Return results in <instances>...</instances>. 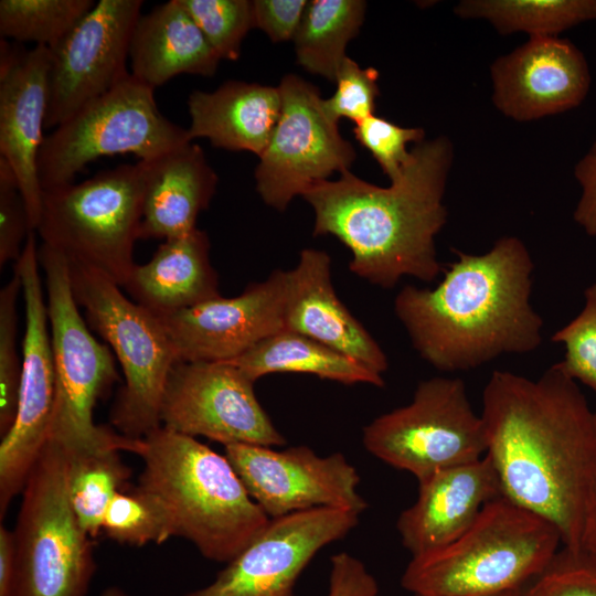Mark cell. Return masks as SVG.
I'll use <instances>...</instances> for the list:
<instances>
[{
	"instance_id": "cell-1",
	"label": "cell",
	"mask_w": 596,
	"mask_h": 596,
	"mask_svg": "<svg viewBox=\"0 0 596 596\" xmlns=\"http://www.w3.org/2000/svg\"><path fill=\"white\" fill-rule=\"evenodd\" d=\"M487 453L503 497L542 517L581 550L596 480L594 411L556 364L538 380L494 371L482 392Z\"/></svg>"
},
{
	"instance_id": "cell-2",
	"label": "cell",
	"mask_w": 596,
	"mask_h": 596,
	"mask_svg": "<svg viewBox=\"0 0 596 596\" xmlns=\"http://www.w3.org/2000/svg\"><path fill=\"white\" fill-rule=\"evenodd\" d=\"M454 252L436 287L406 285L394 299L419 356L457 372L538 349L543 321L531 305L534 264L525 244L509 235L483 254Z\"/></svg>"
},
{
	"instance_id": "cell-3",
	"label": "cell",
	"mask_w": 596,
	"mask_h": 596,
	"mask_svg": "<svg viewBox=\"0 0 596 596\" xmlns=\"http://www.w3.org/2000/svg\"><path fill=\"white\" fill-rule=\"evenodd\" d=\"M398 179L383 188L349 170L311 185L313 236L332 235L352 254L350 270L385 289L409 276L429 283L444 272L435 237L447 221L443 203L453 162L447 137L416 143Z\"/></svg>"
},
{
	"instance_id": "cell-4",
	"label": "cell",
	"mask_w": 596,
	"mask_h": 596,
	"mask_svg": "<svg viewBox=\"0 0 596 596\" xmlns=\"http://www.w3.org/2000/svg\"><path fill=\"white\" fill-rule=\"evenodd\" d=\"M138 487L166 507L174 536L211 561L228 563L269 522L225 455L160 426L141 438Z\"/></svg>"
},
{
	"instance_id": "cell-5",
	"label": "cell",
	"mask_w": 596,
	"mask_h": 596,
	"mask_svg": "<svg viewBox=\"0 0 596 596\" xmlns=\"http://www.w3.org/2000/svg\"><path fill=\"white\" fill-rule=\"evenodd\" d=\"M560 544L551 522L501 496L458 539L412 557L401 584L413 596H500L540 575Z\"/></svg>"
},
{
	"instance_id": "cell-6",
	"label": "cell",
	"mask_w": 596,
	"mask_h": 596,
	"mask_svg": "<svg viewBox=\"0 0 596 596\" xmlns=\"http://www.w3.org/2000/svg\"><path fill=\"white\" fill-rule=\"evenodd\" d=\"M55 366V401L47 439L66 454L107 448L137 454L141 439H131L94 422L97 402L119 380L115 355L99 342L74 299L68 260L44 244L39 247Z\"/></svg>"
},
{
	"instance_id": "cell-7",
	"label": "cell",
	"mask_w": 596,
	"mask_h": 596,
	"mask_svg": "<svg viewBox=\"0 0 596 596\" xmlns=\"http://www.w3.org/2000/svg\"><path fill=\"white\" fill-rule=\"evenodd\" d=\"M67 260L74 299L84 309L88 327L110 347L124 374L110 424L119 434L141 439L161 426L163 390L179 362L174 348L160 320L127 298L117 283L92 266Z\"/></svg>"
},
{
	"instance_id": "cell-8",
	"label": "cell",
	"mask_w": 596,
	"mask_h": 596,
	"mask_svg": "<svg viewBox=\"0 0 596 596\" xmlns=\"http://www.w3.org/2000/svg\"><path fill=\"white\" fill-rule=\"evenodd\" d=\"M142 161L43 190L35 230L42 244L92 266L120 287L134 266L142 217Z\"/></svg>"
},
{
	"instance_id": "cell-9",
	"label": "cell",
	"mask_w": 596,
	"mask_h": 596,
	"mask_svg": "<svg viewBox=\"0 0 596 596\" xmlns=\"http://www.w3.org/2000/svg\"><path fill=\"white\" fill-rule=\"evenodd\" d=\"M21 493L13 596H87L96 571L92 538L71 507L60 445L46 439Z\"/></svg>"
},
{
	"instance_id": "cell-10",
	"label": "cell",
	"mask_w": 596,
	"mask_h": 596,
	"mask_svg": "<svg viewBox=\"0 0 596 596\" xmlns=\"http://www.w3.org/2000/svg\"><path fill=\"white\" fill-rule=\"evenodd\" d=\"M192 141L187 128L163 116L155 88L131 74L45 136L38 159L42 190L74 182L89 162L132 153L151 160Z\"/></svg>"
},
{
	"instance_id": "cell-11",
	"label": "cell",
	"mask_w": 596,
	"mask_h": 596,
	"mask_svg": "<svg viewBox=\"0 0 596 596\" xmlns=\"http://www.w3.org/2000/svg\"><path fill=\"white\" fill-rule=\"evenodd\" d=\"M365 449L421 481L449 467L482 458L487 433L470 404L462 380L422 381L413 400L363 428Z\"/></svg>"
},
{
	"instance_id": "cell-12",
	"label": "cell",
	"mask_w": 596,
	"mask_h": 596,
	"mask_svg": "<svg viewBox=\"0 0 596 596\" xmlns=\"http://www.w3.org/2000/svg\"><path fill=\"white\" fill-rule=\"evenodd\" d=\"M35 234H29L13 266L21 281L25 329L17 417L0 444L1 519L22 492L47 439L55 401L54 356Z\"/></svg>"
},
{
	"instance_id": "cell-13",
	"label": "cell",
	"mask_w": 596,
	"mask_h": 596,
	"mask_svg": "<svg viewBox=\"0 0 596 596\" xmlns=\"http://www.w3.org/2000/svg\"><path fill=\"white\" fill-rule=\"evenodd\" d=\"M278 89L280 115L254 175L262 200L284 211L315 183L348 171L356 155L326 111L316 86L287 74Z\"/></svg>"
},
{
	"instance_id": "cell-14",
	"label": "cell",
	"mask_w": 596,
	"mask_h": 596,
	"mask_svg": "<svg viewBox=\"0 0 596 596\" xmlns=\"http://www.w3.org/2000/svg\"><path fill=\"white\" fill-rule=\"evenodd\" d=\"M254 383L225 361H179L163 390L161 425L223 446H283L286 439L259 403Z\"/></svg>"
},
{
	"instance_id": "cell-15",
	"label": "cell",
	"mask_w": 596,
	"mask_h": 596,
	"mask_svg": "<svg viewBox=\"0 0 596 596\" xmlns=\"http://www.w3.org/2000/svg\"><path fill=\"white\" fill-rule=\"evenodd\" d=\"M141 0H99L50 49L45 128H56L130 74L127 70Z\"/></svg>"
},
{
	"instance_id": "cell-16",
	"label": "cell",
	"mask_w": 596,
	"mask_h": 596,
	"mask_svg": "<svg viewBox=\"0 0 596 596\" xmlns=\"http://www.w3.org/2000/svg\"><path fill=\"white\" fill-rule=\"evenodd\" d=\"M224 448L249 496L269 519L316 508L361 514L368 508L358 491L360 476L341 453L319 456L308 446L275 449L232 444Z\"/></svg>"
},
{
	"instance_id": "cell-17",
	"label": "cell",
	"mask_w": 596,
	"mask_h": 596,
	"mask_svg": "<svg viewBox=\"0 0 596 596\" xmlns=\"http://www.w3.org/2000/svg\"><path fill=\"white\" fill-rule=\"evenodd\" d=\"M360 514L316 508L270 519L215 579L185 596H295V584L316 554L341 540Z\"/></svg>"
},
{
	"instance_id": "cell-18",
	"label": "cell",
	"mask_w": 596,
	"mask_h": 596,
	"mask_svg": "<svg viewBox=\"0 0 596 596\" xmlns=\"http://www.w3.org/2000/svg\"><path fill=\"white\" fill-rule=\"evenodd\" d=\"M286 288L287 270L276 269L237 296H217L157 318L178 361H228L284 329Z\"/></svg>"
},
{
	"instance_id": "cell-19",
	"label": "cell",
	"mask_w": 596,
	"mask_h": 596,
	"mask_svg": "<svg viewBox=\"0 0 596 596\" xmlns=\"http://www.w3.org/2000/svg\"><path fill=\"white\" fill-rule=\"evenodd\" d=\"M492 103L504 116L530 121L567 111L585 99L590 73L567 39L530 36L491 65Z\"/></svg>"
},
{
	"instance_id": "cell-20",
	"label": "cell",
	"mask_w": 596,
	"mask_h": 596,
	"mask_svg": "<svg viewBox=\"0 0 596 596\" xmlns=\"http://www.w3.org/2000/svg\"><path fill=\"white\" fill-rule=\"evenodd\" d=\"M50 49L0 42V158L13 170L30 226L36 230L43 190L38 159L45 136Z\"/></svg>"
},
{
	"instance_id": "cell-21",
	"label": "cell",
	"mask_w": 596,
	"mask_h": 596,
	"mask_svg": "<svg viewBox=\"0 0 596 596\" xmlns=\"http://www.w3.org/2000/svg\"><path fill=\"white\" fill-rule=\"evenodd\" d=\"M414 504L396 528L403 546L418 556L451 543L476 521L482 508L503 496L490 458L441 469L418 481Z\"/></svg>"
},
{
	"instance_id": "cell-22",
	"label": "cell",
	"mask_w": 596,
	"mask_h": 596,
	"mask_svg": "<svg viewBox=\"0 0 596 596\" xmlns=\"http://www.w3.org/2000/svg\"><path fill=\"white\" fill-rule=\"evenodd\" d=\"M284 328L319 341L383 374L389 360L382 348L338 298L331 259L324 251L302 249L287 270Z\"/></svg>"
},
{
	"instance_id": "cell-23",
	"label": "cell",
	"mask_w": 596,
	"mask_h": 596,
	"mask_svg": "<svg viewBox=\"0 0 596 596\" xmlns=\"http://www.w3.org/2000/svg\"><path fill=\"white\" fill-rule=\"evenodd\" d=\"M145 168L140 240H169L196 228L219 178L203 149L192 141L151 160Z\"/></svg>"
},
{
	"instance_id": "cell-24",
	"label": "cell",
	"mask_w": 596,
	"mask_h": 596,
	"mask_svg": "<svg viewBox=\"0 0 596 596\" xmlns=\"http://www.w3.org/2000/svg\"><path fill=\"white\" fill-rule=\"evenodd\" d=\"M136 304L156 317L193 308L220 295L206 232L164 240L152 257L135 265L123 286Z\"/></svg>"
},
{
	"instance_id": "cell-25",
	"label": "cell",
	"mask_w": 596,
	"mask_h": 596,
	"mask_svg": "<svg viewBox=\"0 0 596 596\" xmlns=\"http://www.w3.org/2000/svg\"><path fill=\"white\" fill-rule=\"evenodd\" d=\"M280 109L278 86L227 81L213 92L194 91L189 95L187 130L191 140L205 138L213 147L259 157Z\"/></svg>"
},
{
	"instance_id": "cell-26",
	"label": "cell",
	"mask_w": 596,
	"mask_h": 596,
	"mask_svg": "<svg viewBox=\"0 0 596 596\" xmlns=\"http://www.w3.org/2000/svg\"><path fill=\"white\" fill-rule=\"evenodd\" d=\"M129 61L130 74L156 88L181 74L213 76L221 58L180 0H170L140 15Z\"/></svg>"
},
{
	"instance_id": "cell-27",
	"label": "cell",
	"mask_w": 596,
	"mask_h": 596,
	"mask_svg": "<svg viewBox=\"0 0 596 596\" xmlns=\"http://www.w3.org/2000/svg\"><path fill=\"white\" fill-rule=\"evenodd\" d=\"M256 382L270 373H307L342 384L383 387V375L352 358L299 332L281 329L240 356L225 361Z\"/></svg>"
},
{
	"instance_id": "cell-28",
	"label": "cell",
	"mask_w": 596,
	"mask_h": 596,
	"mask_svg": "<svg viewBox=\"0 0 596 596\" xmlns=\"http://www.w3.org/2000/svg\"><path fill=\"white\" fill-rule=\"evenodd\" d=\"M363 0H311L294 38L298 63L309 73L336 81L348 43L365 15Z\"/></svg>"
},
{
	"instance_id": "cell-29",
	"label": "cell",
	"mask_w": 596,
	"mask_h": 596,
	"mask_svg": "<svg viewBox=\"0 0 596 596\" xmlns=\"http://www.w3.org/2000/svg\"><path fill=\"white\" fill-rule=\"evenodd\" d=\"M454 11L464 19H485L501 34L557 36L596 20V0H462Z\"/></svg>"
},
{
	"instance_id": "cell-30",
	"label": "cell",
	"mask_w": 596,
	"mask_h": 596,
	"mask_svg": "<svg viewBox=\"0 0 596 596\" xmlns=\"http://www.w3.org/2000/svg\"><path fill=\"white\" fill-rule=\"evenodd\" d=\"M118 449L66 454L67 493L82 529L95 539L102 532L106 510L114 496L125 490L131 471Z\"/></svg>"
},
{
	"instance_id": "cell-31",
	"label": "cell",
	"mask_w": 596,
	"mask_h": 596,
	"mask_svg": "<svg viewBox=\"0 0 596 596\" xmlns=\"http://www.w3.org/2000/svg\"><path fill=\"white\" fill-rule=\"evenodd\" d=\"M94 4L93 0H1L0 33L17 42L51 49Z\"/></svg>"
},
{
	"instance_id": "cell-32",
	"label": "cell",
	"mask_w": 596,
	"mask_h": 596,
	"mask_svg": "<svg viewBox=\"0 0 596 596\" xmlns=\"http://www.w3.org/2000/svg\"><path fill=\"white\" fill-rule=\"evenodd\" d=\"M102 531L111 540L132 546L161 544L174 536L172 520L163 503L138 486L111 499Z\"/></svg>"
},
{
	"instance_id": "cell-33",
	"label": "cell",
	"mask_w": 596,
	"mask_h": 596,
	"mask_svg": "<svg viewBox=\"0 0 596 596\" xmlns=\"http://www.w3.org/2000/svg\"><path fill=\"white\" fill-rule=\"evenodd\" d=\"M221 60L236 61L253 28L252 1L180 0Z\"/></svg>"
},
{
	"instance_id": "cell-34",
	"label": "cell",
	"mask_w": 596,
	"mask_h": 596,
	"mask_svg": "<svg viewBox=\"0 0 596 596\" xmlns=\"http://www.w3.org/2000/svg\"><path fill=\"white\" fill-rule=\"evenodd\" d=\"M21 292L19 275L13 270L0 290V435L12 427L18 412L22 362L17 349V302Z\"/></svg>"
},
{
	"instance_id": "cell-35",
	"label": "cell",
	"mask_w": 596,
	"mask_h": 596,
	"mask_svg": "<svg viewBox=\"0 0 596 596\" xmlns=\"http://www.w3.org/2000/svg\"><path fill=\"white\" fill-rule=\"evenodd\" d=\"M584 297L582 311L551 340L565 350L562 361L555 363L557 368L596 393V283L585 289Z\"/></svg>"
},
{
	"instance_id": "cell-36",
	"label": "cell",
	"mask_w": 596,
	"mask_h": 596,
	"mask_svg": "<svg viewBox=\"0 0 596 596\" xmlns=\"http://www.w3.org/2000/svg\"><path fill=\"white\" fill-rule=\"evenodd\" d=\"M512 596H596V557L567 547Z\"/></svg>"
},
{
	"instance_id": "cell-37",
	"label": "cell",
	"mask_w": 596,
	"mask_h": 596,
	"mask_svg": "<svg viewBox=\"0 0 596 596\" xmlns=\"http://www.w3.org/2000/svg\"><path fill=\"white\" fill-rule=\"evenodd\" d=\"M355 139L370 151L390 181L400 178L411 160L407 143L425 140V131L419 127H401L390 120L371 115L354 124Z\"/></svg>"
},
{
	"instance_id": "cell-38",
	"label": "cell",
	"mask_w": 596,
	"mask_h": 596,
	"mask_svg": "<svg viewBox=\"0 0 596 596\" xmlns=\"http://www.w3.org/2000/svg\"><path fill=\"white\" fill-rule=\"evenodd\" d=\"M377 79V70L362 68L347 56L336 77L334 94L323 99L326 111L337 123L347 118L356 124L374 115L375 100L380 95Z\"/></svg>"
},
{
	"instance_id": "cell-39",
	"label": "cell",
	"mask_w": 596,
	"mask_h": 596,
	"mask_svg": "<svg viewBox=\"0 0 596 596\" xmlns=\"http://www.w3.org/2000/svg\"><path fill=\"white\" fill-rule=\"evenodd\" d=\"M29 215L18 180L10 166L0 158V268L18 262L29 234Z\"/></svg>"
},
{
	"instance_id": "cell-40",
	"label": "cell",
	"mask_w": 596,
	"mask_h": 596,
	"mask_svg": "<svg viewBox=\"0 0 596 596\" xmlns=\"http://www.w3.org/2000/svg\"><path fill=\"white\" fill-rule=\"evenodd\" d=\"M308 1L254 0L253 28L264 31L273 42L294 40Z\"/></svg>"
},
{
	"instance_id": "cell-41",
	"label": "cell",
	"mask_w": 596,
	"mask_h": 596,
	"mask_svg": "<svg viewBox=\"0 0 596 596\" xmlns=\"http://www.w3.org/2000/svg\"><path fill=\"white\" fill-rule=\"evenodd\" d=\"M330 562L328 596H377L379 584L359 558L340 552Z\"/></svg>"
},
{
	"instance_id": "cell-42",
	"label": "cell",
	"mask_w": 596,
	"mask_h": 596,
	"mask_svg": "<svg viewBox=\"0 0 596 596\" xmlns=\"http://www.w3.org/2000/svg\"><path fill=\"white\" fill-rule=\"evenodd\" d=\"M574 175L582 194L573 213L574 221L589 236H596V142L577 162Z\"/></svg>"
},
{
	"instance_id": "cell-43",
	"label": "cell",
	"mask_w": 596,
	"mask_h": 596,
	"mask_svg": "<svg viewBox=\"0 0 596 596\" xmlns=\"http://www.w3.org/2000/svg\"><path fill=\"white\" fill-rule=\"evenodd\" d=\"M17 554L13 530L0 526V596H13Z\"/></svg>"
},
{
	"instance_id": "cell-44",
	"label": "cell",
	"mask_w": 596,
	"mask_h": 596,
	"mask_svg": "<svg viewBox=\"0 0 596 596\" xmlns=\"http://www.w3.org/2000/svg\"><path fill=\"white\" fill-rule=\"evenodd\" d=\"M581 550L596 557V480L586 505L582 529Z\"/></svg>"
},
{
	"instance_id": "cell-45",
	"label": "cell",
	"mask_w": 596,
	"mask_h": 596,
	"mask_svg": "<svg viewBox=\"0 0 596 596\" xmlns=\"http://www.w3.org/2000/svg\"><path fill=\"white\" fill-rule=\"evenodd\" d=\"M100 596H128L121 588L111 586L106 588Z\"/></svg>"
},
{
	"instance_id": "cell-46",
	"label": "cell",
	"mask_w": 596,
	"mask_h": 596,
	"mask_svg": "<svg viewBox=\"0 0 596 596\" xmlns=\"http://www.w3.org/2000/svg\"><path fill=\"white\" fill-rule=\"evenodd\" d=\"M594 418H595V425H596V406H595V409H594Z\"/></svg>"
},
{
	"instance_id": "cell-47",
	"label": "cell",
	"mask_w": 596,
	"mask_h": 596,
	"mask_svg": "<svg viewBox=\"0 0 596 596\" xmlns=\"http://www.w3.org/2000/svg\"><path fill=\"white\" fill-rule=\"evenodd\" d=\"M514 592L512 593H509V594H504V595H500V596H512Z\"/></svg>"
}]
</instances>
